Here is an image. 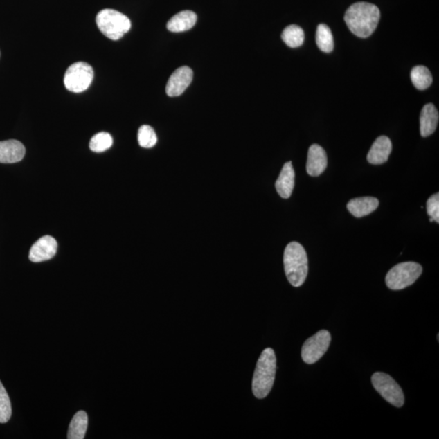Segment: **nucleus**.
I'll return each mask as SVG.
<instances>
[{
	"mask_svg": "<svg viewBox=\"0 0 439 439\" xmlns=\"http://www.w3.org/2000/svg\"><path fill=\"white\" fill-rule=\"evenodd\" d=\"M380 17L379 8L375 4L358 2L348 8L344 21L352 34L359 38L366 39L375 31Z\"/></svg>",
	"mask_w": 439,
	"mask_h": 439,
	"instance_id": "f257e3e1",
	"label": "nucleus"
},
{
	"mask_svg": "<svg viewBox=\"0 0 439 439\" xmlns=\"http://www.w3.org/2000/svg\"><path fill=\"white\" fill-rule=\"evenodd\" d=\"M277 359L272 348L261 353L252 380V391L258 399H264L273 388L276 375Z\"/></svg>",
	"mask_w": 439,
	"mask_h": 439,
	"instance_id": "f03ea898",
	"label": "nucleus"
},
{
	"mask_svg": "<svg viewBox=\"0 0 439 439\" xmlns=\"http://www.w3.org/2000/svg\"><path fill=\"white\" fill-rule=\"evenodd\" d=\"M284 269L289 283L300 287L305 283L308 273L306 251L297 242H289L284 251Z\"/></svg>",
	"mask_w": 439,
	"mask_h": 439,
	"instance_id": "7ed1b4c3",
	"label": "nucleus"
},
{
	"mask_svg": "<svg viewBox=\"0 0 439 439\" xmlns=\"http://www.w3.org/2000/svg\"><path fill=\"white\" fill-rule=\"evenodd\" d=\"M96 23L102 34L114 41L123 38L132 28L129 18L114 9H104L98 13Z\"/></svg>",
	"mask_w": 439,
	"mask_h": 439,
	"instance_id": "20e7f679",
	"label": "nucleus"
},
{
	"mask_svg": "<svg viewBox=\"0 0 439 439\" xmlns=\"http://www.w3.org/2000/svg\"><path fill=\"white\" fill-rule=\"evenodd\" d=\"M422 265L404 262L392 268L386 274V284L393 291H400L413 285L422 274Z\"/></svg>",
	"mask_w": 439,
	"mask_h": 439,
	"instance_id": "39448f33",
	"label": "nucleus"
},
{
	"mask_svg": "<svg viewBox=\"0 0 439 439\" xmlns=\"http://www.w3.org/2000/svg\"><path fill=\"white\" fill-rule=\"evenodd\" d=\"M94 79V70L86 62L74 63L64 74V83L67 90L81 93L87 90Z\"/></svg>",
	"mask_w": 439,
	"mask_h": 439,
	"instance_id": "423d86ee",
	"label": "nucleus"
},
{
	"mask_svg": "<svg viewBox=\"0 0 439 439\" xmlns=\"http://www.w3.org/2000/svg\"><path fill=\"white\" fill-rule=\"evenodd\" d=\"M372 383L382 398L395 407L401 408L404 404V392L390 375L381 372L375 373L372 376Z\"/></svg>",
	"mask_w": 439,
	"mask_h": 439,
	"instance_id": "0eeeda50",
	"label": "nucleus"
},
{
	"mask_svg": "<svg viewBox=\"0 0 439 439\" xmlns=\"http://www.w3.org/2000/svg\"><path fill=\"white\" fill-rule=\"evenodd\" d=\"M331 335L329 331L320 330L303 343L301 352L303 361L312 364L324 356L330 347Z\"/></svg>",
	"mask_w": 439,
	"mask_h": 439,
	"instance_id": "6e6552de",
	"label": "nucleus"
},
{
	"mask_svg": "<svg viewBox=\"0 0 439 439\" xmlns=\"http://www.w3.org/2000/svg\"><path fill=\"white\" fill-rule=\"evenodd\" d=\"M193 79L192 69L182 66L172 73L166 85V93L170 97H177L183 94Z\"/></svg>",
	"mask_w": 439,
	"mask_h": 439,
	"instance_id": "1a4fd4ad",
	"label": "nucleus"
},
{
	"mask_svg": "<svg viewBox=\"0 0 439 439\" xmlns=\"http://www.w3.org/2000/svg\"><path fill=\"white\" fill-rule=\"evenodd\" d=\"M57 251V242L53 237H42L32 246L29 258L32 262L39 263L53 258Z\"/></svg>",
	"mask_w": 439,
	"mask_h": 439,
	"instance_id": "9d476101",
	"label": "nucleus"
},
{
	"mask_svg": "<svg viewBox=\"0 0 439 439\" xmlns=\"http://www.w3.org/2000/svg\"><path fill=\"white\" fill-rule=\"evenodd\" d=\"M327 167V156L323 148L314 144L308 149L306 170L308 175L320 176Z\"/></svg>",
	"mask_w": 439,
	"mask_h": 439,
	"instance_id": "9b49d317",
	"label": "nucleus"
},
{
	"mask_svg": "<svg viewBox=\"0 0 439 439\" xmlns=\"http://www.w3.org/2000/svg\"><path fill=\"white\" fill-rule=\"evenodd\" d=\"M26 148L17 140L0 141V163H14L20 162L24 158Z\"/></svg>",
	"mask_w": 439,
	"mask_h": 439,
	"instance_id": "f8f14e48",
	"label": "nucleus"
},
{
	"mask_svg": "<svg viewBox=\"0 0 439 439\" xmlns=\"http://www.w3.org/2000/svg\"><path fill=\"white\" fill-rule=\"evenodd\" d=\"M391 151V139L386 136L378 137L368 153L367 161L372 165H382L388 161Z\"/></svg>",
	"mask_w": 439,
	"mask_h": 439,
	"instance_id": "ddd939ff",
	"label": "nucleus"
},
{
	"mask_svg": "<svg viewBox=\"0 0 439 439\" xmlns=\"http://www.w3.org/2000/svg\"><path fill=\"white\" fill-rule=\"evenodd\" d=\"M295 186V170L292 161L285 163L278 179L275 183L277 192L283 199H289Z\"/></svg>",
	"mask_w": 439,
	"mask_h": 439,
	"instance_id": "4468645a",
	"label": "nucleus"
},
{
	"mask_svg": "<svg viewBox=\"0 0 439 439\" xmlns=\"http://www.w3.org/2000/svg\"><path fill=\"white\" fill-rule=\"evenodd\" d=\"M439 120L438 111L433 104L423 107L420 116V134L427 138L436 132Z\"/></svg>",
	"mask_w": 439,
	"mask_h": 439,
	"instance_id": "2eb2a0df",
	"label": "nucleus"
},
{
	"mask_svg": "<svg viewBox=\"0 0 439 439\" xmlns=\"http://www.w3.org/2000/svg\"><path fill=\"white\" fill-rule=\"evenodd\" d=\"M197 21V15L190 10L180 12L167 23V29L171 32L180 33L192 29Z\"/></svg>",
	"mask_w": 439,
	"mask_h": 439,
	"instance_id": "dca6fc26",
	"label": "nucleus"
},
{
	"mask_svg": "<svg viewBox=\"0 0 439 439\" xmlns=\"http://www.w3.org/2000/svg\"><path fill=\"white\" fill-rule=\"evenodd\" d=\"M379 205V201L375 197H361L349 201L348 209L354 217L361 218L375 212Z\"/></svg>",
	"mask_w": 439,
	"mask_h": 439,
	"instance_id": "f3484780",
	"label": "nucleus"
},
{
	"mask_svg": "<svg viewBox=\"0 0 439 439\" xmlns=\"http://www.w3.org/2000/svg\"><path fill=\"white\" fill-rule=\"evenodd\" d=\"M88 427V417L86 412L79 411L73 418L69 427V439H83L85 438Z\"/></svg>",
	"mask_w": 439,
	"mask_h": 439,
	"instance_id": "a211bd4d",
	"label": "nucleus"
},
{
	"mask_svg": "<svg viewBox=\"0 0 439 439\" xmlns=\"http://www.w3.org/2000/svg\"><path fill=\"white\" fill-rule=\"evenodd\" d=\"M282 39L289 48H300L305 42V32L301 27L296 25H291L285 28L282 34Z\"/></svg>",
	"mask_w": 439,
	"mask_h": 439,
	"instance_id": "6ab92c4d",
	"label": "nucleus"
},
{
	"mask_svg": "<svg viewBox=\"0 0 439 439\" xmlns=\"http://www.w3.org/2000/svg\"><path fill=\"white\" fill-rule=\"evenodd\" d=\"M411 79H412L414 87L418 90L423 91L431 87L433 78L429 70L422 65L415 66L411 72Z\"/></svg>",
	"mask_w": 439,
	"mask_h": 439,
	"instance_id": "aec40b11",
	"label": "nucleus"
},
{
	"mask_svg": "<svg viewBox=\"0 0 439 439\" xmlns=\"http://www.w3.org/2000/svg\"><path fill=\"white\" fill-rule=\"evenodd\" d=\"M316 42L319 49L325 53L334 50L333 35L328 26L320 24L317 26Z\"/></svg>",
	"mask_w": 439,
	"mask_h": 439,
	"instance_id": "412c9836",
	"label": "nucleus"
},
{
	"mask_svg": "<svg viewBox=\"0 0 439 439\" xmlns=\"http://www.w3.org/2000/svg\"><path fill=\"white\" fill-rule=\"evenodd\" d=\"M114 139L109 133L100 132L93 136L90 142L92 152H104L113 146Z\"/></svg>",
	"mask_w": 439,
	"mask_h": 439,
	"instance_id": "4be33fe9",
	"label": "nucleus"
},
{
	"mask_svg": "<svg viewBox=\"0 0 439 439\" xmlns=\"http://www.w3.org/2000/svg\"><path fill=\"white\" fill-rule=\"evenodd\" d=\"M138 140L140 146L143 148H152L157 143L155 130L150 125H142L138 129Z\"/></svg>",
	"mask_w": 439,
	"mask_h": 439,
	"instance_id": "5701e85b",
	"label": "nucleus"
},
{
	"mask_svg": "<svg viewBox=\"0 0 439 439\" xmlns=\"http://www.w3.org/2000/svg\"><path fill=\"white\" fill-rule=\"evenodd\" d=\"M12 417V406L8 392L0 382V423H7Z\"/></svg>",
	"mask_w": 439,
	"mask_h": 439,
	"instance_id": "b1692460",
	"label": "nucleus"
},
{
	"mask_svg": "<svg viewBox=\"0 0 439 439\" xmlns=\"http://www.w3.org/2000/svg\"><path fill=\"white\" fill-rule=\"evenodd\" d=\"M427 213L431 219L429 222H439V194L436 193L429 197L427 204Z\"/></svg>",
	"mask_w": 439,
	"mask_h": 439,
	"instance_id": "393cba45",
	"label": "nucleus"
}]
</instances>
